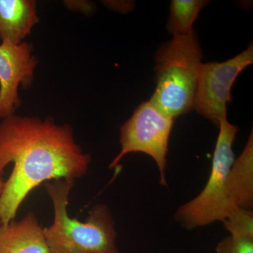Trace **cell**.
<instances>
[{
	"label": "cell",
	"instance_id": "277c9868",
	"mask_svg": "<svg viewBox=\"0 0 253 253\" xmlns=\"http://www.w3.org/2000/svg\"><path fill=\"white\" fill-rule=\"evenodd\" d=\"M219 128L212 168L206 186L198 196L179 207L174 214L176 222L184 229H195L223 221L232 211L226 196V182L235 161L233 144L239 128L228 120L223 121Z\"/></svg>",
	"mask_w": 253,
	"mask_h": 253
},
{
	"label": "cell",
	"instance_id": "8fae6325",
	"mask_svg": "<svg viewBox=\"0 0 253 253\" xmlns=\"http://www.w3.org/2000/svg\"><path fill=\"white\" fill-rule=\"evenodd\" d=\"M205 0H173L168 30L173 37L184 36L194 31L193 25L201 10L209 3Z\"/></svg>",
	"mask_w": 253,
	"mask_h": 253
},
{
	"label": "cell",
	"instance_id": "4fadbf2b",
	"mask_svg": "<svg viewBox=\"0 0 253 253\" xmlns=\"http://www.w3.org/2000/svg\"><path fill=\"white\" fill-rule=\"evenodd\" d=\"M216 253H253V239L227 236L218 243Z\"/></svg>",
	"mask_w": 253,
	"mask_h": 253
},
{
	"label": "cell",
	"instance_id": "52a82bcc",
	"mask_svg": "<svg viewBox=\"0 0 253 253\" xmlns=\"http://www.w3.org/2000/svg\"><path fill=\"white\" fill-rule=\"evenodd\" d=\"M38 59L33 46L23 42L18 45L0 44V118L15 114L21 104L20 86H31Z\"/></svg>",
	"mask_w": 253,
	"mask_h": 253
},
{
	"label": "cell",
	"instance_id": "7c38bea8",
	"mask_svg": "<svg viewBox=\"0 0 253 253\" xmlns=\"http://www.w3.org/2000/svg\"><path fill=\"white\" fill-rule=\"evenodd\" d=\"M222 222L230 236L253 239L252 210L236 208Z\"/></svg>",
	"mask_w": 253,
	"mask_h": 253
},
{
	"label": "cell",
	"instance_id": "5b68a950",
	"mask_svg": "<svg viewBox=\"0 0 253 253\" xmlns=\"http://www.w3.org/2000/svg\"><path fill=\"white\" fill-rule=\"evenodd\" d=\"M174 119L164 116L149 101L142 103L121 127V149L110 164L114 168L130 153L141 152L151 156L157 166L160 184L168 186L166 169L168 143Z\"/></svg>",
	"mask_w": 253,
	"mask_h": 253
},
{
	"label": "cell",
	"instance_id": "8992f818",
	"mask_svg": "<svg viewBox=\"0 0 253 253\" xmlns=\"http://www.w3.org/2000/svg\"><path fill=\"white\" fill-rule=\"evenodd\" d=\"M253 63V46L224 62L201 63L193 108L219 127L227 120L226 104L231 102V89L240 73Z\"/></svg>",
	"mask_w": 253,
	"mask_h": 253
},
{
	"label": "cell",
	"instance_id": "30bf717a",
	"mask_svg": "<svg viewBox=\"0 0 253 253\" xmlns=\"http://www.w3.org/2000/svg\"><path fill=\"white\" fill-rule=\"evenodd\" d=\"M226 196L232 211L253 206V129L244 151L230 168L226 182Z\"/></svg>",
	"mask_w": 253,
	"mask_h": 253
},
{
	"label": "cell",
	"instance_id": "2e32d148",
	"mask_svg": "<svg viewBox=\"0 0 253 253\" xmlns=\"http://www.w3.org/2000/svg\"><path fill=\"white\" fill-rule=\"evenodd\" d=\"M4 181L2 180V179L0 178V195H1V192H2L3 189H4Z\"/></svg>",
	"mask_w": 253,
	"mask_h": 253
},
{
	"label": "cell",
	"instance_id": "9a60e30c",
	"mask_svg": "<svg viewBox=\"0 0 253 253\" xmlns=\"http://www.w3.org/2000/svg\"><path fill=\"white\" fill-rule=\"evenodd\" d=\"M103 2L109 9L120 13L129 12L134 5V3L131 1H104Z\"/></svg>",
	"mask_w": 253,
	"mask_h": 253
},
{
	"label": "cell",
	"instance_id": "9c48e42d",
	"mask_svg": "<svg viewBox=\"0 0 253 253\" xmlns=\"http://www.w3.org/2000/svg\"><path fill=\"white\" fill-rule=\"evenodd\" d=\"M40 18L34 0H0V41L18 45Z\"/></svg>",
	"mask_w": 253,
	"mask_h": 253
},
{
	"label": "cell",
	"instance_id": "6da1fadb",
	"mask_svg": "<svg viewBox=\"0 0 253 253\" xmlns=\"http://www.w3.org/2000/svg\"><path fill=\"white\" fill-rule=\"evenodd\" d=\"M91 161L76 142L72 126L52 118L12 116L0 123V176L14 168L0 195V225L14 220L28 194L47 181L75 180L87 172Z\"/></svg>",
	"mask_w": 253,
	"mask_h": 253
},
{
	"label": "cell",
	"instance_id": "7a4b0ae2",
	"mask_svg": "<svg viewBox=\"0 0 253 253\" xmlns=\"http://www.w3.org/2000/svg\"><path fill=\"white\" fill-rule=\"evenodd\" d=\"M75 181L58 179L44 185L54 211L52 224L44 228L49 253H120L116 224L109 206H94L84 222L68 215L70 193Z\"/></svg>",
	"mask_w": 253,
	"mask_h": 253
},
{
	"label": "cell",
	"instance_id": "3957f363",
	"mask_svg": "<svg viewBox=\"0 0 253 253\" xmlns=\"http://www.w3.org/2000/svg\"><path fill=\"white\" fill-rule=\"evenodd\" d=\"M202 51L194 31L173 37L156 56V89L149 102L174 118L193 109Z\"/></svg>",
	"mask_w": 253,
	"mask_h": 253
},
{
	"label": "cell",
	"instance_id": "5bb4252c",
	"mask_svg": "<svg viewBox=\"0 0 253 253\" xmlns=\"http://www.w3.org/2000/svg\"><path fill=\"white\" fill-rule=\"evenodd\" d=\"M64 4L68 9L81 11L85 15L94 14L96 8L91 1H65Z\"/></svg>",
	"mask_w": 253,
	"mask_h": 253
},
{
	"label": "cell",
	"instance_id": "ba28073f",
	"mask_svg": "<svg viewBox=\"0 0 253 253\" xmlns=\"http://www.w3.org/2000/svg\"><path fill=\"white\" fill-rule=\"evenodd\" d=\"M0 253H49L44 228L34 213L0 225Z\"/></svg>",
	"mask_w": 253,
	"mask_h": 253
}]
</instances>
